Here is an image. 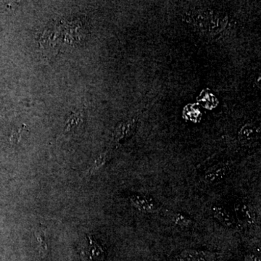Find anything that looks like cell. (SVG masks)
<instances>
[{
    "mask_svg": "<svg viewBox=\"0 0 261 261\" xmlns=\"http://www.w3.org/2000/svg\"><path fill=\"white\" fill-rule=\"evenodd\" d=\"M80 256L82 261H103L106 252L95 239L89 236L82 247Z\"/></svg>",
    "mask_w": 261,
    "mask_h": 261,
    "instance_id": "1",
    "label": "cell"
},
{
    "mask_svg": "<svg viewBox=\"0 0 261 261\" xmlns=\"http://www.w3.org/2000/svg\"><path fill=\"white\" fill-rule=\"evenodd\" d=\"M129 201L136 210L145 214H157L161 211V207L158 202L151 197L145 195H138V194L130 195Z\"/></svg>",
    "mask_w": 261,
    "mask_h": 261,
    "instance_id": "2",
    "label": "cell"
},
{
    "mask_svg": "<svg viewBox=\"0 0 261 261\" xmlns=\"http://www.w3.org/2000/svg\"><path fill=\"white\" fill-rule=\"evenodd\" d=\"M176 261H217L216 252L208 250L187 249L182 250L176 255Z\"/></svg>",
    "mask_w": 261,
    "mask_h": 261,
    "instance_id": "3",
    "label": "cell"
},
{
    "mask_svg": "<svg viewBox=\"0 0 261 261\" xmlns=\"http://www.w3.org/2000/svg\"><path fill=\"white\" fill-rule=\"evenodd\" d=\"M211 214L220 224L228 229H233L238 226V221L233 215L224 206L214 205L210 208Z\"/></svg>",
    "mask_w": 261,
    "mask_h": 261,
    "instance_id": "4",
    "label": "cell"
},
{
    "mask_svg": "<svg viewBox=\"0 0 261 261\" xmlns=\"http://www.w3.org/2000/svg\"><path fill=\"white\" fill-rule=\"evenodd\" d=\"M235 215L238 224L250 227L256 224V217L251 206L243 202H238L234 205Z\"/></svg>",
    "mask_w": 261,
    "mask_h": 261,
    "instance_id": "5",
    "label": "cell"
},
{
    "mask_svg": "<svg viewBox=\"0 0 261 261\" xmlns=\"http://www.w3.org/2000/svg\"><path fill=\"white\" fill-rule=\"evenodd\" d=\"M229 170L228 163H219L215 165L205 171L202 177V181L206 185H214L225 177Z\"/></svg>",
    "mask_w": 261,
    "mask_h": 261,
    "instance_id": "6",
    "label": "cell"
},
{
    "mask_svg": "<svg viewBox=\"0 0 261 261\" xmlns=\"http://www.w3.org/2000/svg\"><path fill=\"white\" fill-rule=\"evenodd\" d=\"M168 218L173 224L181 228H190L194 226L191 218L180 212H169Z\"/></svg>",
    "mask_w": 261,
    "mask_h": 261,
    "instance_id": "7",
    "label": "cell"
},
{
    "mask_svg": "<svg viewBox=\"0 0 261 261\" xmlns=\"http://www.w3.org/2000/svg\"><path fill=\"white\" fill-rule=\"evenodd\" d=\"M46 228L40 227L35 231V238L37 240L39 252L41 256L44 257L48 252L47 232Z\"/></svg>",
    "mask_w": 261,
    "mask_h": 261,
    "instance_id": "8",
    "label": "cell"
},
{
    "mask_svg": "<svg viewBox=\"0 0 261 261\" xmlns=\"http://www.w3.org/2000/svg\"><path fill=\"white\" fill-rule=\"evenodd\" d=\"M110 155H111V152L109 150L106 151V152H103V153L101 154L99 157L96 159V161H94L93 164H92V167L89 168L88 172L86 173V176H92L94 173L97 172L99 169H101L103 167V166L106 165V163H107L108 159H109Z\"/></svg>",
    "mask_w": 261,
    "mask_h": 261,
    "instance_id": "9",
    "label": "cell"
},
{
    "mask_svg": "<svg viewBox=\"0 0 261 261\" xmlns=\"http://www.w3.org/2000/svg\"><path fill=\"white\" fill-rule=\"evenodd\" d=\"M133 130V125L130 124V123H124L116 128L114 135H113V138L116 142L124 140L125 138L132 135Z\"/></svg>",
    "mask_w": 261,
    "mask_h": 261,
    "instance_id": "10",
    "label": "cell"
},
{
    "mask_svg": "<svg viewBox=\"0 0 261 261\" xmlns=\"http://www.w3.org/2000/svg\"><path fill=\"white\" fill-rule=\"evenodd\" d=\"M256 132L255 129L250 126L244 127L240 132V140L242 143H251L256 138Z\"/></svg>",
    "mask_w": 261,
    "mask_h": 261,
    "instance_id": "11",
    "label": "cell"
},
{
    "mask_svg": "<svg viewBox=\"0 0 261 261\" xmlns=\"http://www.w3.org/2000/svg\"><path fill=\"white\" fill-rule=\"evenodd\" d=\"M245 261H260V257L255 254H247L245 255Z\"/></svg>",
    "mask_w": 261,
    "mask_h": 261,
    "instance_id": "12",
    "label": "cell"
}]
</instances>
